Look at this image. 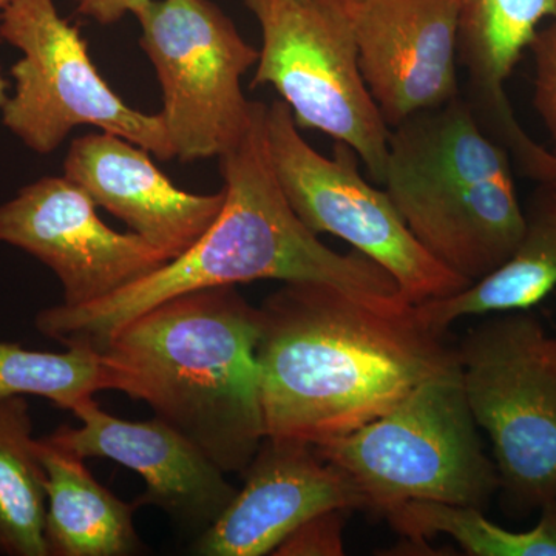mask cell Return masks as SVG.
Instances as JSON below:
<instances>
[{
	"instance_id": "cell-1",
	"label": "cell",
	"mask_w": 556,
	"mask_h": 556,
	"mask_svg": "<svg viewBox=\"0 0 556 556\" xmlns=\"http://www.w3.org/2000/svg\"><path fill=\"white\" fill-rule=\"evenodd\" d=\"M266 438L324 444L459 367L456 348L408 302L379 303L320 283H285L260 306Z\"/></svg>"
},
{
	"instance_id": "cell-2",
	"label": "cell",
	"mask_w": 556,
	"mask_h": 556,
	"mask_svg": "<svg viewBox=\"0 0 556 556\" xmlns=\"http://www.w3.org/2000/svg\"><path fill=\"white\" fill-rule=\"evenodd\" d=\"M266 109L255 101L244 137L218 156L225 204L188 252L100 302L40 311L36 328L65 348L100 353L116 329L175 295L257 280L329 285L372 302H408L382 266L358 251H332L289 206L270 166Z\"/></svg>"
},
{
	"instance_id": "cell-3",
	"label": "cell",
	"mask_w": 556,
	"mask_h": 556,
	"mask_svg": "<svg viewBox=\"0 0 556 556\" xmlns=\"http://www.w3.org/2000/svg\"><path fill=\"white\" fill-rule=\"evenodd\" d=\"M260 331V308L236 287L175 295L110 336L108 390L148 404L225 473H243L266 438Z\"/></svg>"
},
{
	"instance_id": "cell-4",
	"label": "cell",
	"mask_w": 556,
	"mask_h": 556,
	"mask_svg": "<svg viewBox=\"0 0 556 556\" xmlns=\"http://www.w3.org/2000/svg\"><path fill=\"white\" fill-rule=\"evenodd\" d=\"M382 186L417 243L470 285L501 268L525 233L514 163L463 93L391 129Z\"/></svg>"
},
{
	"instance_id": "cell-5",
	"label": "cell",
	"mask_w": 556,
	"mask_h": 556,
	"mask_svg": "<svg viewBox=\"0 0 556 556\" xmlns=\"http://www.w3.org/2000/svg\"><path fill=\"white\" fill-rule=\"evenodd\" d=\"M313 447L353 479L375 514L412 501L482 508L501 489L464 394L460 367L420 383L367 426Z\"/></svg>"
},
{
	"instance_id": "cell-6",
	"label": "cell",
	"mask_w": 556,
	"mask_h": 556,
	"mask_svg": "<svg viewBox=\"0 0 556 556\" xmlns=\"http://www.w3.org/2000/svg\"><path fill=\"white\" fill-rule=\"evenodd\" d=\"M457 350L464 394L489 434L501 489L519 514L556 501V336L529 311L471 329Z\"/></svg>"
},
{
	"instance_id": "cell-7",
	"label": "cell",
	"mask_w": 556,
	"mask_h": 556,
	"mask_svg": "<svg viewBox=\"0 0 556 556\" xmlns=\"http://www.w3.org/2000/svg\"><path fill=\"white\" fill-rule=\"evenodd\" d=\"M262 28L252 86H270L299 130L353 149L383 185L391 129L369 93L353 24V0H243Z\"/></svg>"
},
{
	"instance_id": "cell-8",
	"label": "cell",
	"mask_w": 556,
	"mask_h": 556,
	"mask_svg": "<svg viewBox=\"0 0 556 556\" xmlns=\"http://www.w3.org/2000/svg\"><path fill=\"white\" fill-rule=\"evenodd\" d=\"M0 39L22 51L11 67L16 87L2 105V123L33 152L49 155L76 127L93 126L156 159H177L161 113L148 115L121 100L54 0H10L0 10Z\"/></svg>"
},
{
	"instance_id": "cell-9",
	"label": "cell",
	"mask_w": 556,
	"mask_h": 556,
	"mask_svg": "<svg viewBox=\"0 0 556 556\" xmlns=\"http://www.w3.org/2000/svg\"><path fill=\"white\" fill-rule=\"evenodd\" d=\"M265 130L278 186L306 228L331 233L378 263L413 305L470 287L417 243L387 190L362 177L353 149L336 142L334 159L318 153L281 100L266 109Z\"/></svg>"
},
{
	"instance_id": "cell-10",
	"label": "cell",
	"mask_w": 556,
	"mask_h": 556,
	"mask_svg": "<svg viewBox=\"0 0 556 556\" xmlns=\"http://www.w3.org/2000/svg\"><path fill=\"white\" fill-rule=\"evenodd\" d=\"M142 50L161 90L175 156L214 159L244 137L254 116L241 78L260 51L211 0H152L137 14Z\"/></svg>"
},
{
	"instance_id": "cell-11",
	"label": "cell",
	"mask_w": 556,
	"mask_h": 556,
	"mask_svg": "<svg viewBox=\"0 0 556 556\" xmlns=\"http://www.w3.org/2000/svg\"><path fill=\"white\" fill-rule=\"evenodd\" d=\"M97 207L67 177L40 178L0 206V241L49 266L70 308L100 302L170 262L137 233L109 228Z\"/></svg>"
},
{
	"instance_id": "cell-12",
	"label": "cell",
	"mask_w": 556,
	"mask_h": 556,
	"mask_svg": "<svg viewBox=\"0 0 556 556\" xmlns=\"http://www.w3.org/2000/svg\"><path fill=\"white\" fill-rule=\"evenodd\" d=\"M358 64L387 126L459 97L456 0H353Z\"/></svg>"
},
{
	"instance_id": "cell-13",
	"label": "cell",
	"mask_w": 556,
	"mask_h": 556,
	"mask_svg": "<svg viewBox=\"0 0 556 556\" xmlns=\"http://www.w3.org/2000/svg\"><path fill=\"white\" fill-rule=\"evenodd\" d=\"M226 510L197 536L193 554L263 556L299 526L328 510H367L353 479L313 445L265 438Z\"/></svg>"
},
{
	"instance_id": "cell-14",
	"label": "cell",
	"mask_w": 556,
	"mask_h": 556,
	"mask_svg": "<svg viewBox=\"0 0 556 556\" xmlns=\"http://www.w3.org/2000/svg\"><path fill=\"white\" fill-rule=\"evenodd\" d=\"M80 427L62 426L47 437L51 444L86 460L109 457L137 471L146 490L139 507L155 506L175 526L200 536L229 506L237 489L193 442L153 417L130 422L109 415L93 397L72 409Z\"/></svg>"
},
{
	"instance_id": "cell-15",
	"label": "cell",
	"mask_w": 556,
	"mask_h": 556,
	"mask_svg": "<svg viewBox=\"0 0 556 556\" xmlns=\"http://www.w3.org/2000/svg\"><path fill=\"white\" fill-rule=\"evenodd\" d=\"M64 177L170 260L201 239L226 199L225 189L199 195L177 188L148 150L104 130L72 141Z\"/></svg>"
},
{
	"instance_id": "cell-16",
	"label": "cell",
	"mask_w": 556,
	"mask_h": 556,
	"mask_svg": "<svg viewBox=\"0 0 556 556\" xmlns=\"http://www.w3.org/2000/svg\"><path fill=\"white\" fill-rule=\"evenodd\" d=\"M460 91L486 137L501 146L522 177L556 178V155L533 141L515 116L506 83L544 21L556 20V0H456Z\"/></svg>"
},
{
	"instance_id": "cell-17",
	"label": "cell",
	"mask_w": 556,
	"mask_h": 556,
	"mask_svg": "<svg viewBox=\"0 0 556 556\" xmlns=\"http://www.w3.org/2000/svg\"><path fill=\"white\" fill-rule=\"evenodd\" d=\"M46 470V544L49 556H127L141 551L135 529L139 504L124 503L101 485L84 459L38 439Z\"/></svg>"
},
{
	"instance_id": "cell-18",
	"label": "cell",
	"mask_w": 556,
	"mask_h": 556,
	"mask_svg": "<svg viewBox=\"0 0 556 556\" xmlns=\"http://www.w3.org/2000/svg\"><path fill=\"white\" fill-rule=\"evenodd\" d=\"M525 219L517 251L495 273L448 298L415 305L428 327L445 334L459 318L530 311L555 291L556 179L536 182Z\"/></svg>"
},
{
	"instance_id": "cell-19",
	"label": "cell",
	"mask_w": 556,
	"mask_h": 556,
	"mask_svg": "<svg viewBox=\"0 0 556 556\" xmlns=\"http://www.w3.org/2000/svg\"><path fill=\"white\" fill-rule=\"evenodd\" d=\"M46 470L24 397L0 401V555L49 556Z\"/></svg>"
},
{
	"instance_id": "cell-20",
	"label": "cell",
	"mask_w": 556,
	"mask_h": 556,
	"mask_svg": "<svg viewBox=\"0 0 556 556\" xmlns=\"http://www.w3.org/2000/svg\"><path fill=\"white\" fill-rule=\"evenodd\" d=\"M541 510L540 522L527 532H511L486 519L481 508L457 504L412 501L383 517L416 543L445 535L471 556H556V501Z\"/></svg>"
},
{
	"instance_id": "cell-21",
	"label": "cell",
	"mask_w": 556,
	"mask_h": 556,
	"mask_svg": "<svg viewBox=\"0 0 556 556\" xmlns=\"http://www.w3.org/2000/svg\"><path fill=\"white\" fill-rule=\"evenodd\" d=\"M98 391H108V376L98 351L67 348L64 353H47L0 342V401L39 396L73 409Z\"/></svg>"
},
{
	"instance_id": "cell-22",
	"label": "cell",
	"mask_w": 556,
	"mask_h": 556,
	"mask_svg": "<svg viewBox=\"0 0 556 556\" xmlns=\"http://www.w3.org/2000/svg\"><path fill=\"white\" fill-rule=\"evenodd\" d=\"M529 51L533 58V109L546 127L556 155V20L540 28Z\"/></svg>"
},
{
	"instance_id": "cell-23",
	"label": "cell",
	"mask_w": 556,
	"mask_h": 556,
	"mask_svg": "<svg viewBox=\"0 0 556 556\" xmlns=\"http://www.w3.org/2000/svg\"><path fill=\"white\" fill-rule=\"evenodd\" d=\"M348 510H328L299 526L273 555L280 556H338L343 547V521Z\"/></svg>"
},
{
	"instance_id": "cell-24",
	"label": "cell",
	"mask_w": 556,
	"mask_h": 556,
	"mask_svg": "<svg viewBox=\"0 0 556 556\" xmlns=\"http://www.w3.org/2000/svg\"><path fill=\"white\" fill-rule=\"evenodd\" d=\"M150 2L152 0H75L79 14L101 25L115 24L129 13L137 16Z\"/></svg>"
},
{
	"instance_id": "cell-25",
	"label": "cell",
	"mask_w": 556,
	"mask_h": 556,
	"mask_svg": "<svg viewBox=\"0 0 556 556\" xmlns=\"http://www.w3.org/2000/svg\"><path fill=\"white\" fill-rule=\"evenodd\" d=\"M2 40V39H0ZM7 101V80L2 76V68H0V109Z\"/></svg>"
},
{
	"instance_id": "cell-26",
	"label": "cell",
	"mask_w": 556,
	"mask_h": 556,
	"mask_svg": "<svg viewBox=\"0 0 556 556\" xmlns=\"http://www.w3.org/2000/svg\"><path fill=\"white\" fill-rule=\"evenodd\" d=\"M10 0H0V10L5 9L9 5Z\"/></svg>"
},
{
	"instance_id": "cell-27",
	"label": "cell",
	"mask_w": 556,
	"mask_h": 556,
	"mask_svg": "<svg viewBox=\"0 0 556 556\" xmlns=\"http://www.w3.org/2000/svg\"><path fill=\"white\" fill-rule=\"evenodd\" d=\"M298 2H303V0H298Z\"/></svg>"
}]
</instances>
